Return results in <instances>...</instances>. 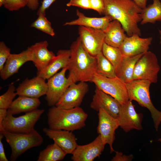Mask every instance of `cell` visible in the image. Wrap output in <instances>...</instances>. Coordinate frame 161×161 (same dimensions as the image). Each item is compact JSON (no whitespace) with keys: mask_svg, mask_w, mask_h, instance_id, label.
Listing matches in <instances>:
<instances>
[{"mask_svg":"<svg viewBox=\"0 0 161 161\" xmlns=\"http://www.w3.org/2000/svg\"><path fill=\"white\" fill-rule=\"evenodd\" d=\"M98 112L97 132L103 143L109 145L110 153H112L115 151L112 145L115 139V130L119 126L118 120L110 115L103 108H100Z\"/></svg>","mask_w":161,"mask_h":161,"instance_id":"cell-11","label":"cell"},{"mask_svg":"<svg viewBox=\"0 0 161 161\" xmlns=\"http://www.w3.org/2000/svg\"><path fill=\"white\" fill-rule=\"evenodd\" d=\"M68 66L70 75L77 82H91L96 73V56L90 55L84 48L80 37L71 44Z\"/></svg>","mask_w":161,"mask_h":161,"instance_id":"cell-2","label":"cell"},{"mask_svg":"<svg viewBox=\"0 0 161 161\" xmlns=\"http://www.w3.org/2000/svg\"><path fill=\"white\" fill-rule=\"evenodd\" d=\"M4 137L3 135L0 133V161H8L5 153L4 145L2 142V140Z\"/></svg>","mask_w":161,"mask_h":161,"instance_id":"cell-38","label":"cell"},{"mask_svg":"<svg viewBox=\"0 0 161 161\" xmlns=\"http://www.w3.org/2000/svg\"><path fill=\"white\" fill-rule=\"evenodd\" d=\"M104 15L119 21L128 36L141 33L138 23L141 20L142 11L133 0H104Z\"/></svg>","mask_w":161,"mask_h":161,"instance_id":"cell-1","label":"cell"},{"mask_svg":"<svg viewBox=\"0 0 161 161\" xmlns=\"http://www.w3.org/2000/svg\"><path fill=\"white\" fill-rule=\"evenodd\" d=\"M43 131L67 154H72L78 145L77 139L72 131L49 128H44Z\"/></svg>","mask_w":161,"mask_h":161,"instance_id":"cell-19","label":"cell"},{"mask_svg":"<svg viewBox=\"0 0 161 161\" xmlns=\"http://www.w3.org/2000/svg\"><path fill=\"white\" fill-rule=\"evenodd\" d=\"M159 32L160 34V43L161 44V30H159Z\"/></svg>","mask_w":161,"mask_h":161,"instance_id":"cell-43","label":"cell"},{"mask_svg":"<svg viewBox=\"0 0 161 161\" xmlns=\"http://www.w3.org/2000/svg\"><path fill=\"white\" fill-rule=\"evenodd\" d=\"M14 83L10 84L7 91L0 96V109L6 110L9 108L17 95Z\"/></svg>","mask_w":161,"mask_h":161,"instance_id":"cell-31","label":"cell"},{"mask_svg":"<svg viewBox=\"0 0 161 161\" xmlns=\"http://www.w3.org/2000/svg\"><path fill=\"white\" fill-rule=\"evenodd\" d=\"M144 53L132 56H123L120 62L115 68L116 77L125 83L132 80L135 65Z\"/></svg>","mask_w":161,"mask_h":161,"instance_id":"cell-23","label":"cell"},{"mask_svg":"<svg viewBox=\"0 0 161 161\" xmlns=\"http://www.w3.org/2000/svg\"><path fill=\"white\" fill-rule=\"evenodd\" d=\"M6 0H0V6H4L6 3Z\"/></svg>","mask_w":161,"mask_h":161,"instance_id":"cell-42","label":"cell"},{"mask_svg":"<svg viewBox=\"0 0 161 161\" xmlns=\"http://www.w3.org/2000/svg\"><path fill=\"white\" fill-rule=\"evenodd\" d=\"M41 102L39 98L19 96L8 109L13 115L27 113L37 109Z\"/></svg>","mask_w":161,"mask_h":161,"instance_id":"cell-25","label":"cell"},{"mask_svg":"<svg viewBox=\"0 0 161 161\" xmlns=\"http://www.w3.org/2000/svg\"><path fill=\"white\" fill-rule=\"evenodd\" d=\"M10 49L3 41L0 42V71L2 69L7 60L10 55Z\"/></svg>","mask_w":161,"mask_h":161,"instance_id":"cell-33","label":"cell"},{"mask_svg":"<svg viewBox=\"0 0 161 161\" xmlns=\"http://www.w3.org/2000/svg\"><path fill=\"white\" fill-rule=\"evenodd\" d=\"M44 112L43 109H37L16 117L7 110L0 132L3 131L20 133L30 132L35 129V125Z\"/></svg>","mask_w":161,"mask_h":161,"instance_id":"cell-6","label":"cell"},{"mask_svg":"<svg viewBox=\"0 0 161 161\" xmlns=\"http://www.w3.org/2000/svg\"><path fill=\"white\" fill-rule=\"evenodd\" d=\"M158 141L161 143V138H159L158 139Z\"/></svg>","mask_w":161,"mask_h":161,"instance_id":"cell-44","label":"cell"},{"mask_svg":"<svg viewBox=\"0 0 161 161\" xmlns=\"http://www.w3.org/2000/svg\"><path fill=\"white\" fill-rule=\"evenodd\" d=\"M78 34L84 48L90 55L96 56L102 52L105 37L103 30L80 26Z\"/></svg>","mask_w":161,"mask_h":161,"instance_id":"cell-10","label":"cell"},{"mask_svg":"<svg viewBox=\"0 0 161 161\" xmlns=\"http://www.w3.org/2000/svg\"><path fill=\"white\" fill-rule=\"evenodd\" d=\"M27 7L32 10H35L39 6V0H27Z\"/></svg>","mask_w":161,"mask_h":161,"instance_id":"cell-39","label":"cell"},{"mask_svg":"<svg viewBox=\"0 0 161 161\" xmlns=\"http://www.w3.org/2000/svg\"><path fill=\"white\" fill-rule=\"evenodd\" d=\"M152 40V37L141 38L133 34L126 36L119 48L123 56H134L148 51Z\"/></svg>","mask_w":161,"mask_h":161,"instance_id":"cell-16","label":"cell"},{"mask_svg":"<svg viewBox=\"0 0 161 161\" xmlns=\"http://www.w3.org/2000/svg\"><path fill=\"white\" fill-rule=\"evenodd\" d=\"M66 5L68 7L76 6L84 9H91L90 0H70Z\"/></svg>","mask_w":161,"mask_h":161,"instance_id":"cell-34","label":"cell"},{"mask_svg":"<svg viewBox=\"0 0 161 161\" xmlns=\"http://www.w3.org/2000/svg\"><path fill=\"white\" fill-rule=\"evenodd\" d=\"M133 1L142 9H144L146 7L147 0H133Z\"/></svg>","mask_w":161,"mask_h":161,"instance_id":"cell-41","label":"cell"},{"mask_svg":"<svg viewBox=\"0 0 161 161\" xmlns=\"http://www.w3.org/2000/svg\"><path fill=\"white\" fill-rule=\"evenodd\" d=\"M143 118V114L137 112L132 100H129L121 105L117 119L119 126L127 132L133 129H142Z\"/></svg>","mask_w":161,"mask_h":161,"instance_id":"cell-13","label":"cell"},{"mask_svg":"<svg viewBox=\"0 0 161 161\" xmlns=\"http://www.w3.org/2000/svg\"><path fill=\"white\" fill-rule=\"evenodd\" d=\"M70 55V49H61L58 50L57 55L48 65L42 70L37 72V76L45 80L56 73L60 69L67 67Z\"/></svg>","mask_w":161,"mask_h":161,"instance_id":"cell-21","label":"cell"},{"mask_svg":"<svg viewBox=\"0 0 161 161\" xmlns=\"http://www.w3.org/2000/svg\"><path fill=\"white\" fill-rule=\"evenodd\" d=\"M2 134L10 146L12 152L10 160L15 161L22 154L32 148L41 145L43 141L41 135L35 129L28 133L3 131Z\"/></svg>","mask_w":161,"mask_h":161,"instance_id":"cell-5","label":"cell"},{"mask_svg":"<svg viewBox=\"0 0 161 161\" xmlns=\"http://www.w3.org/2000/svg\"><path fill=\"white\" fill-rule=\"evenodd\" d=\"M4 7L10 11H16L27 6V0H6Z\"/></svg>","mask_w":161,"mask_h":161,"instance_id":"cell-32","label":"cell"},{"mask_svg":"<svg viewBox=\"0 0 161 161\" xmlns=\"http://www.w3.org/2000/svg\"><path fill=\"white\" fill-rule=\"evenodd\" d=\"M37 19L31 25L32 27L35 28L52 36L55 35L54 30L51 22L45 17V15L40 13L38 15Z\"/></svg>","mask_w":161,"mask_h":161,"instance_id":"cell-30","label":"cell"},{"mask_svg":"<svg viewBox=\"0 0 161 161\" xmlns=\"http://www.w3.org/2000/svg\"><path fill=\"white\" fill-rule=\"evenodd\" d=\"M7 110L0 109V131L2 129V124L7 114Z\"/></svg>","mask_w":161,"mask_h":161,"instance_id":"cell-40","label":"cell"},{"mask_svg":"<svg viewBox=\"0 0 161 161\" xmlns=\"http://www.w3.org/2000/svg\"><path fill=\"white\" fill-rule=\"evenodd\" d=\"M105 145L99 134L93 141L88 144L78 145L71 159L73 161H93L100 157Z\"/></svg>","mask_w":161,"mask_h":161,"instance_id":"cell-14","label":"cell"},{"mask_svg":"<svg viewBox=\"0 0 161 161\" xmlns=\"http://www.w3.org/2000/svg\"><path fill=\"white\" fill-rule=\"evenodd\" d=\"M48 43L46 40L36 43L30 46L33 55V62L40 72L44 69L55 55L53 52L47 48Z\"/></svg>","mask_w":161,"mask_h":161,"instance_id":"cell-20","label":"cell"},{"mask_svg":"<svg viewBox=\"0 0 161 161\" xmlns=\"http://www.w3.org/2000/svg\"><path fill=\"white\" fill-rule=\"evenodd\" d=\"M160 69L156 55L151 51H147L136 63L132 80H145L150 81L151 83H156Z\"/></svg>","mask_w":161,"mask_h":161,"instance_id":"cell-9","label":"cell"},{"mask_svg":"<svg viewBox=\"0 0 161 161\" xmlns=\"http://www.w3.org/2000/svg\"><path fill=\"white\" fill-rule=\"evenodd\" d=\"M56 0H43L41 5L39 8L37 14L41 13L46 15V10Z\"/></svg>","mask_w":161,"mask_h":161,"instance_id":"cell-37","label":"cell"},{"mask_svg":"<svg viewBox=\"0 0 161 161\" xmlns=\"http://www.w3.org/2000/svg\"><path fill=\"white\" fill-rule=\"evenodd\" d=\"M151 83L148 80L135 79L126 83V86L129 100H135L142 106L148 109L157 131L161 122V112L156 108L151 101L149 92Z\"/></svg>","mask_w":161,"mask_h":161,"instance_id":"cell-4","label":"cell"},{"mask_svg":"<svg viewBox=\"0 0 161 161\" xmlns=\"http://www.w3.org/2000/svg\"><path fill=\"white\" fill-rule=\"evenodd\" d=\"M76 15L78 18L69 22H66V25H78L104 30L109 22L113 20L110 16H105L101 17H90L86 16L77 9Z\"/></svg>","mask_w":161,"mask_h":161,"instance_id":"cell-22","label":"cell"},{"mask_svg":"<svg viewBox=\"0 0 161 161\" xmlns=\"http://www.w3.org/2000/svg\"><path fill=\"white\" fill-rule=\"evenodd\" d=\"M67 70L68 66L63 68L61 71L47 79L48 89L46 99L49 106H55L69 87L76 83L71 75H69L68 78L66 77Z\"/></svg>","mask_w":161,"mask_h":161,"instance_id":"cell-8","label":"cell"},{"mask_svg":"<svg viewBox=\"0 0 161 161\" xmlns=\"http://www.w3.org/2000/svg\"><path fill=\"white\" fill-rule=\"evenodd\" d=\"M45 80L38 76L30 79L26 78L16 89L17 95L38 98L46 95L48 87Z\"/></svg>","mask_w":161,"mask_h":161,"instance_id":"cell-18","label":"cell"},{"mask_svg":"<svg viewBox=\"0 0 161 161\" xmlns=\"http://www.w3.org/2000/svg\"><path fill=\"white\" fill-rule=\"evenodd\" d=\"M97 64L96 73L109 78L116 77L115 68L105 57L102 52L96 56Z\"/></svg>","mask_w":161,"mask_h":161,"instance_id":"cell-28","label":"cell"},{"mask_svg":"<svg viewBox=\"0 0 161 161\" xmlns=\"http://www.w3.org/2000/svg\"><path fill=\"white\" fill-rule=\"evenodd\" d=\"M103 31L104 42L113 47L119 48L127 36L122 25L116 20L110 21Z\"/></svg>","mask_w":161,"mask_h":161,"instance_id":"cell-24","label":"cell"},{"mask_svg":"<svg viewBox=\"0 0 161 161\" xmlns=\"http://www.w3.org/2000/svg\"><path fill=\"white\" fill-rule=\"evenodd\" d=\"M102 52L114 68L120 62L123 56L119 48L111 46L105 42L103 46Z\"/></svg>","mask_w":161,"mask_h":161,"instance_id":"cell-29","label":"cell"},{"mask_svg":"<svg viewBox=\"0 0 161 161\" xmlns=\"http://www.w3.org/2000/svg\"><path fill=\"white\" fill-rule=\"evenodd\" d=\"M153 3L142 9L140 24H154L161 21V2L160 0H153Z\"/></svg>","mask_w":161,"mask_h":161,"instance_id":"cell-26","label":"cell"},{"mask_svg":"<svg viewBox=\"0 0 161 161\" xmlns=\"http://www.w3.org/2000/svg\"><path fill=\"white\" fill-rule=\"evenodd\" d=\"M67 153L57 144L48 145L39 154L37 161H58L64 159Z\"/></svg>","mask_w":161,"mask_h":161,"instance_id":"cell-27","label":"cell"},{"mask_svg":"<svg viewBox=\"0 0 161 161\" xmlns=\"http://www.w3.org/2000/svg\"><path fill=\"white\" fill-rule=\"evenodd\" d=\"M88 91L86 82L74 83L69 87L55 106L65 109L80 107Z\"/></svg>","mask_w":161,"mask_h":161,"instance_id":"cell-12","label":"cell"},{"mask_svg":"<svg viewBox=\"0 0 161 161\" xmlns=\"http://www.w3.org/2000/svg\"><path fill=\"white\" fill-rule=\"evenodd\" d=\"M91 82L99 89L118 100L121 105L129 100L126 83L116 76L109 78L96 73Z\"/></svg>","mask_w":161,"mask_h":161,"instance_id":"cell-7","label":"cell"},{"mask_svg":"<svg viewBox=\"0 0 161 161\" xmlns=\"http://www.w3.org/2000/svg\"><path fill=\"white\" fill-rule=\"evenodd\" d=\"M116 154L112 160V161H131L133 158L132 155H123L122 153L115 151Z\"/></svg>","mask_w":161,"mask_h":161,"instance_id":"cell-36","label":"cell"},{"mask_svg":"<svg viewBox=\"0 0 161 161\" xmlns=\"http://www.w3.org/2000/svg\"><path fill=\"white\" fill-rule=\"evenodd\" d=\"M91 9L104 15L105 6L104 0H90Z\"/></svg>","mask_w":161,"mask_h":161,"instance_id":"cell-35","label":"cell"},{"mask_svg":"<svg viewBox=\"0 0 161 161\" xmlns=\"http://www.w3.org/2000/svg\"><path fill=\"white\" fill-rule=\"evenodd\" d=\"M121 106L118 100L96 87L90 104L91 108L97 112L103 108L110 115L117 119Z\"/></svg>","mask_w":161,"mask_h":161,"instance_id":"cell-15","label":"cell"},{"mask_svg":"<svg viewBox=\"0 0 161 161\" xmlns=\"http://www.w3.org/2000/svg\"><path fill=\"white\" fill-rule=\"evenodd\" d=\"M33 55L30 47L18 54H11L2 69L0 71L1 78L6 80L17 73L20 68L25 63L32 61Z\"/></svg>","mask_w":161,"mask_h":161,"instance_id":"cell-17","label":"cell"},{"mask_svg":"<svg viewBox=\"0 0 161 161\" xmlns=\"http://www.w3.org/2000/svg\"><path fill=\"white\" fill-rule=\"evenodd\" d=\"M88 117L80 107L65 109L55 106L48 110V123L51 129L72 131L84 127Z\"/></svg>","mask_w":161,"mask_h":161,"instance_id":"cell-3","label":"cell"}]
</instances>
